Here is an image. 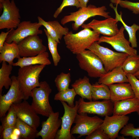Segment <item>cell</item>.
<instances>
[{"label": "cell", "mask_w": 139, "mask_h": 139, "mask_svg": "<svg viewBox=\"0 0 139 139\" xmlns=\"http://www.w3.org/2000/svg\"><path fill=\"white\" fill-rule=\"evenodd\" d=\"M100 34L89 28H85L79 32H69L64 36L66 48L73 54H77L86 49L98 41Z\"/></svg>", "instance_id": "obj_1"}, {"label": "cell", "mask_w": 139, "mask_h": 139, "mask_svg": "<svg viewBox=\"0 0 139 139\" xmlns=\"http://www.w3.org/2000/svg\"><path fill=\"white\" fill-rule=\"evenodd\" d=\"M46 66L42 65H32L19 68L17 78L24 100L31 97V92L34 88L39 86V75Z\"/></svg>", "instance_id": "obj_2"}, {"label": "cell", "mask_w": 139, "mask_h": 139, "mask_svg": "<svg viewBox=\"0 0 139 139\" xmlns=\"http://www.w3.org/2000/svg\"><path fill=\"white\" fill-rule=\"evenodd\" d=\"M105 6L97 7L89 5L86 7L80 8L78 10L71 13L69 15L64 16L61 20V24L64 25L72 21L74 22L72 24L73 30L76 31L88 19L96 16H100L106 18L111 17L109 12L106 11Z\"/></svg>", "instance_id": "obj_3"}, {"label": "cell", "mask_w": 139, "mask_h": 139, "mask_svg": "<svg viewBox=\"0 0 139 139\" xmlns=\"http://www.w3.org/2000/svg\"><path fill=\"white\" fill-rule=\"evenodd\" d=\"M51 91L49 85L46 81L40 82L39 86L32 90L31 105L38 114L48 117L54 112L49 101V96Z\"/></svg>", "instance_id": "obj_4"}, {"label": "cell", "mask_w": 139, "mask_h": 139, "mask_svg": "<svg viewBox=\"0 0 139 139\" xmlns=\"http://www.w3.org/2000/svg\"><path fill=\"white\" fill-rule=\"evenodd\" d=\"M88 49L93 52L100 58L107 72L121 66L128 55L126 53L114 51L100 45L97 42L93 43Z\"/></svg>", "instance_id": "obj_5"}, {"label": "cell", "mask_w": 139, "mask_h": 139, "mask_svg": "<svg viewBox=\"0 0 139 139\" xmlns=\"http://www.w3.org/2000/svg\"><path fill=\"white\" fill-rule=\"evenodd\" d=\"M76 55L80 68L89 77L99 78L107 73L101 60L91 50H86Z\"/></svg>", "instance_id": "obj_6"}, {"label": "cell", "mask_w": 139, "mask_h": 139, "mask_svg": "<svg viewBox=\"0 0 139 139\" xmlns=\"http://www.w3.org/2000/svg\"><path fill=\"white\" fill-rule=\"evenodd\" d=\"M87 114L77 113L73 123L75 125L71 129L72 135L79 134L78 138L88 135L99 127L102 123L103 120L98 116L90 117Z\"/></svg>", "instance_id": "obj_7"}, {"label": "cell", "mask_w": 139, "mask_h": 139, "mask_svg": "<svg viewBox=\"0 0 139 139\" xmlns=\"http://www.w3.org/2000/svg\"><path fill=\"white\" fill-rule=\"evenodd\" d=\"M84 99L80 98L78 101V113L96 114L101 116H110L113 113L114 103L110 100L86 102Z\"/></svg>", "instance_id": "obj_8"}, {"label": "cell", "mask_w": 139, "mask_h": 139, "mask_svg": "<svg viewBox=\"0 0 139 139\" xmlns=\"http://www.w3.org/2000/svg\"><path fill=\"white\" fill-rule=\"evenodd\" d=\"M3 12L0 17V29H16L21 22L19 10L14 0H0Z\"/></svg>", "instance_id": "obj_9"}, {"label": "cell", "mask_w": 139, "mask_h": 139, "mask_svg": "<svg viewBox=\"0 0 139 139\" xmlns=\"http://www.w3.org/2000/svg\"><path fill=\"white\" fill-rule=\"evenodd\" d=\"M42 26L38 22L32 23L30 21L21 22L15 29H11L5 42L9 43L14 42L18 44L29 36L41 34L43 32L39 28Z\"/></svg>", "instance_id": "obj_10"}, {"label": "cell", "mask_w": 139, "mask_h": 139, "mask_svg": "<svg viewBox=\"0 0 139 139\" xmlns=\"http://www.w3.org/2000/svg\"><path fill=\"white\" fill-rule=\"evenodd\" d=\"M12 82L7 93L3 95L0 94V117L6 115L12 105L24 100L23 94L20 90L17 76H12Z\"/></svg>", "instance_id": "obj_11"}, {"label": "cell", "mask_w": 139, "mask_h": 139, "mask_svg": "<svg viewBox=\"0 0 139 139\" xmlns=\"http://www.w3.org/2000/svg\"><path fill=\"white\" fill-rule=\"evenodd\" d=\"M61 102L64 107V112L63 116L60 118L62 120L61 128L58 131L55 139H75L71 134V131L72 125L78 113V101H75V106L73 107L69 106L65 102Z\"/></svg>", "instance_id": "obj_12"}, {"label": "cell", "mask_w": 139, "mask_h": 139, "mask_svg": "<svg viewBox=\"0 0 139 139\" xmlns=\"http://www.w3.org/2000/svg\"><path fill=\"white\" fill-rule=\"evenodd\" d=\"M125 29L123 26L119 29L118 32L111 36H102L100 37L97 42L107 43L110 45L116 51L127 54L128 55H137L136 50L130 46V43L125 37L124 31Z\"/></svg>", "instance_id": "obj_13"}, {"label": "cell", "mask_w": 139, "mask_h": 139, "mask_svg": "<svg viewBox=\"0 0 139 139\" xmlns=\"http://www.w3.org/2000/svg\"><path fill=\"white\" fill-rule=\"evenodd\" d=\"M20 56L28 57L36 56L46 51V47L38 35L29 36L18 44Z\"/></svg>", "instance_id": "obj_14"}, {"label": "cell", "mask_w": 139, "mask_h": 139, "mask_svg": "<svg viewBox=\"0 0 139 139\" xmlns=\"http://www.w3.org/2000/svg\"><path fill=\"white\" fill-rule=\"evenodd\" d=\"M12 105L18 118L37 130L40 119L31 105L25 100Z\"/></svg>", "instance_id": "obj_15"}, {"label": "cell", "mask_w": 139, "mask_h": 139, "mask_svg": "<svg viewBox=\"0 0 139 139\" xmlns=\"http://www.w3.org/2000/svg\"><path fill=\"white\" fill-rule=\"evenodd\" d=\"M105 117L100 127L111 139L118 137L119 131L127 124L129 120V117L126 115H113Z\"/></svg>", "instance_id": "obj_16"}, {"label": "cell", "mask_w": 139, "mask_h": 139, "mask_svg": "<svg viewBox=\"0 0 139 139\" xmlns=\"http://www.w3.org/2000/svg\"><path fill=\"white\" fill-rule=\"evenodd\" d=\"M118 22L112 17L102 20L93 19L87 24H83L82 28H89L105 36H111L119 32L117 23Z\"/></svg>", "instance_id": "obj_17"}, {"label": "cell", "mask_w": 139, "mask_h": 139, "mask_svg": "<svg viewBox=\"0 0 139 139\" xmlns=\"http://www.w3.org/2000/svg\"><path fill=\"white\" fill-rule=\"evenodd\" d=\"M59 112H53L47 120L41 123V129L38 132V137L41 136L42 139H54L58 129L61 126L62 120L59 118Z\"/></svg>", "instance_id": "obj_18"}, {"label": "cell", "mask_w": 139, "mask_h": 139, "mask_svg": "<svg viewBox=\"0 0 139 139\" xmlns=\"http://www.w3.org/2000/svg\"><path fill=\"white\" fill-rule=\"evenodd\" d=\"M108 86L110 92V100L113 103L135 97L129 83H117Z\"/></svg>", "instance_id": "obj_19"}, {"label": "cell", "mask_w": 139, "mask_h": 139, "mask_svg": "<svg viewBox=\"0 0 139 139\" xmlns=\"http://www.w3.org/2000/svg\"><path fill=\"white\" fill-rule=\"evenodd\" d=\"M37 18L38 22L45 27L50 37L58 43L63 36L69 32L68 28L63 27L57 21H46L39 16Z\"/></svg>", "instance_id": "obj_20"}, {"label": "cell", "mask_w": 139, "mask_h": 139, "mask_svg": "<svg viewBox=\"0 0 139 139\" xmlns=\"http://www.w3.org/2000/svg\"><path fill=\"white\" fill-rule=\"evenodd\" d=\"M139 111V100L134 97L114 103L113 115H126Z\"/></svg>", "instance_id": "obj_21"}, {"label": "cell", "mask_w": 139, "mask_h": 139, "mask_svg": "<svg viewBox=\"0 0 139 139\" xmlns=\"http://www.w3.org/2000/svg\"><path fill=\"white\" fill-rule=\"evenodd\" d=\"M98 82L107 85L116 83H129L126 75L121 66L116 67L99 77Z\"/></svg>", "instance_id": "obj_22"}, {"label": "cell", "mask_w": 139, "mask_h": 139, "mask_svg": "<svg viewBox=\"0 0 139 139\" xmlns=\"http://www.w3.org/2000/svg\"><path fill=\"white\" fill-rule=\"evenodd\" d=\"M0 53V63L6 62L13 66L14 59L21 57L18 44L14 42L9 43L5 41Z\"/></svg>", "instance_id": "obj_23"}, {"label": "cell", "mask_w": 139, "mask_h": 139, "mask_svg": "<svg viewBox=\"0 0 139 139\" xmlns=\"http://www.w3.org/2000/svg\"><path fill=\"white\" fill-rule=\"evenodd\" d=\"M49 57L48 53L45 51L34 56L20 57L18 59L16 62L14 63L13 66H19L22 67L32 65H48L51 64V62Z\"/></svg>", "instance_id": "obj_24"}, {"label": "cell", "mask_w": 139, "mask_h": 139, "mask_svg": "<svg viewBox=\"0 0 139 139\" xmlns=\"http://www.w3.org/2000/svg\"><path fill=\"white\" fill-rule=\"evenodd\" d=\"M77 94L81 98L90 101H92L91 97L92 85L90 83L88 78L84 76L75 81L71 85Z\"/></svg>", "instance_id": "obj_25"}, {"label": "cell", "mask_w": 139, "mask_h": 139, "mask_svg": "<svg viewBox=\"0 0 139 139\" xmlns=\"http://www.w3.org/2000/svg\"><path fill=\"white\" fill-rule=\"evenodd\" d=\"M110 6L114 10L115 14V19L118 21H120L122 24L123 26L127 32L129 36V41L132 47L134 48L137 47V42L136 37V31L139 30V25L134 23L131 26L127 25L124 21L122 18V13L119 14L117 11V7H114L112 4Z\"/></svg>", "instance_id": "obj_26"}, {"label": "cell", "mask_w": 139, "mask_h": 139, "mask_svg": "<svg viewBox=\"0 0 139 139\" xmlns=\"http://www.w3.org/2000/svg\"><path fill=\"white\" fill-rule=\"evenodd\" d=\"M91 97L92 100H110V92L108 86L105 84L96 82L92 85Z\"/></svg>", "instance_id": "obj_27"}, {"label": "cell", "mask_w": 139, "mask_h": 139, "mask_svg": "<svg viewBox=\"0 0 139 139\" xmlns=\"http://www.w3.org/2000/svg\"><path fill=\"white\" fill-rule=\"evenodd\" d=\"M6 62H3L0 69V94H2L3 87L8 89L12 82L10 76L11 73L13 66L7 64Z\"/></svg>", "instance_id": "obj_28"}, {"label": "cell", "mask_w": 139, "mask_h": 139, "mask_svg": "<svg viewBox=\"0 0 139 139\" xmlns=\"http://www.w3.org/2000/svg\"><path fill=\"white\" fill-rule=\"evenodd\" d=\"M19 131L20 137L24 139H34L38 137V131L31 126L18 118L15 125Z\"/></svg>", "instance_id": "obj_29"}, {"label": "cell", "mask_w": 139, "mask_h": 139, "mask_svg": "<svg viewBox=\"0 0 139 139\" xmlns=\"http://www.w3.org/2000/svg\"><path fill=\"white\" fill-rule=\"evenodd\" d=\"M121 67L126 74H134L139 70V55H128Z\"/></svg>", "instance_id": "obj_30"}, {"label": "cell", "mask_w": 139, "mask_h": 139, "mask_svg": "<svg viewBox=\"0 0 139 139\" xmlns=\"http://www.w3.org/2000/svg\"><path fill=\"white\" fill-rule=\"evenodd\" d=\"M77 95L74 89L68 88L58 91L54 97V100L61 101L66 102L68 105L71 107L75 106L74 101L75 98Z\"/></svg>", "instance_id": "obj_31"}, {"label": "cell", "mask_w": 139, "mask_h": 139, "mask_svg": "<svg viewBox=\"0 0 139 139\" xmlns=\"http://www.w3.org/2000/svg\"><path fill=\"white\" fill-rule=\"evenodd\" d=\"M1 118L2 125L0 126V133L5 128L15 126L18 117L12 104L7 114Z\"/></svg>", "instance_id": "obj_32"}, {"label": "cell", "mask_w": 139, "mask_h": 139, "mask_svg": "<svg viewBox=\"0 0 139 139\" xmlns=\"http://www.w3.org/2000/svg\"><path fill=\"white\" fill-rule=\"evenodd\" d=\"M44 31L47 37L48 47L52 56L54 65L57 66L61 58L57 51L58 43L50 37L46 29H44Z\"/></svg>", "instance_id": "obj_33"}, {"label": "cell", "mask_w": 139, "mask_h": 139, "mask_svg": "<svg viewBox=\"0 0 139 139\" xmlns=\"http://www.w3.org/2000/svg\"><path fill=\"white\" fill-rule=\"evenodd\" d=\"M71 82L70 73H65L62 72L58 75L55 80V82L58 91L69 88Z\"/></svg>", "instance_id": "obj_34"}, {"label": "cell", "mask_w": 139, "mask_h": 139, "mask_svg": "<svg viewBox=\"0 0 139 139\" xmlns=\"http://www.w3.org/2000/svg\"><path fill=\"white\" fill-rule=\"evenodd\" d=\"M113 3L119 4L121 7L127 8L135 14H139V2H134L127 0H111Z\"/></svg>", "instance_id": "obj_35"}, {"label": "cell", "mask_w": 139, "mask_h": 139, "mask_svg": "<svg viewBox=\"0 0 139 139\" xmlns=\"http://www.w3.org/2000/svg\"><path fill=\"white\" fill-rule=\"evenodd\" d=\"M121 134L124 136H130L132 138L139 137V128H135L133 124H127L120 132Z\"/></svg>", "instance_id": "obj_36"}, {"label": "cell", "mask_w": 139, "mask_h": 139, "mask_svg": "<svg viewBox=\"0 0 139 139\" xmlns=\"http://www.w3.org/2000/svg\"><path fill=\"white\" fill-rule=\"evenodd\" d=\"M68 6H75L77 8H80L78 0H63L60 6L55 11L53 15L55 18H57L65 7Z\"/></svg>", "instance_id": "obj_37"}, {"label": "cell", "mask_w": 139, "mask_h": 139, "mask_svg": "<svg viewBox=\"0 0 139 139\" xmlns=\"http://www.w3.org/2000/svg\"><path fill=\"white\" fill-rule=\"evenodd\" d=\"M134 93L135 97L139 100V79L136 76L130 74H126Z\"/></svg>", "instance_id": "obj_38"}, {"label": "cell", "mask_w": 139, "mask_h": 139, "mask_svg": "<svg viewBox=\"0 0 139 139\" xmlns=\"http://www.w3.org/2000/svg\"><path fill=\"white\" fill-rule=\"evenodd\" d=\"M86 139H109V138L100 127L85 137Z\"/></svg>", "instance_id": "obj_39"}, {"label": "cell", "mask_w": 139, "mask_h": 139, "mask_svg": "<svg viewBox=\"0 0 139 139\" xmlns=\"http://www.w3.org/2000/svg\"><path fill=\"white\" fill-rule=\"evenodd\" d=\"M15 126L9 127L4 129L0 133V139H10L15 128Z\"/></svg>", "instance_id": "obj_40"}, {"label": "cell", "mask_w": 139, "mask_h": 139, "mask_svg": "<svg viewBox=\"0 0 139 139\" xmlns=\"http://www.w3.org/2000/svg\"><path fill=\"white\" fill-rule=\"evenodd\" d=\"M11 29L8 31L5 32L2 31L0 34V50H1L4 45V42L5 41L7 36L9 34Z\"/></svg>", "instance_id": "obj_41"}, {"label": "cell", "mask_w": 139, "mask_h": 139, "mask_svg": "<svg viewBox=\"0 0 139 139\" xmlns=\"http://www.w3.org/2000/svg\"><path fill=\"white\" fill-rule=\"evenodd\" d=\"M89 0H78L80 5V8L86 7L87 4Z\"/></svg>", "instance_id": "obj_42"}, {"label": "cell", "mask_w": 139, "mask_h": 139, "mask_svg": "<svg viewBox=\"0 0 139 139\" xmlns=\"http://www.w3.org/2000/svg\"><path fill=\"white\" fill-rule=\"evenodd\" d=\"M133 75L136 77L139 75V70L135 74H134Z\"/></svg>", "instance_id": "obj_43"}, {"label": "cell", "mask_w": 139, "mask_h": 139, "mask_svg": "<svg viewBox=\"0 0 139 139\" xmlns=\"http://www.w3.org/2000/svg\"><path fill=\"white\" fill-rule=\"evenodd\" d=\"M136 77H137V78L138 79H139V75L136 76Z\"/></svg>", "instance_id": "obj_44"}, {"label": "cell", "mask_w": 139, "mask_h": 139, "mask_svg": "<svg viewBox=\"0 0 139 139\" xmlns=\"http://www.w3.org/2000/svg\"><path fill=\"white\" fill-rule=\"evenodd\" d=\"M138 114L139 115V111L137 112Z\"/></svg>", "instance_id": "obj_45"}]
</instances>
